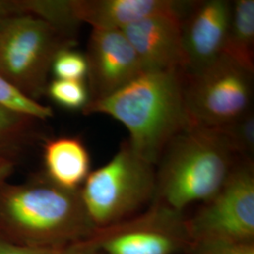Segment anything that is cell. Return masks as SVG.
<instances>
[{"label":"cell","instance_id":"18","mask_svg":"<svg viewBox=\"0 0 254 254\" xmlns=\"http://www.w3.org/2000/svg\"><path fill=\"white\" fill-rule=\"evenodd\" d=\"M0 105L37 120H46L53 116V111L50 107L42 105L36 100L25 96L1 76Z\"/></svg>","mask_w":254,"mask_h":254},{"label":"cell","instance_id":"15","mask_svg":"<svg viewBox=\"0 0 254 254\" xmlns=\"http://www.w3.org/2000/svg\"><path fill=\"white\" fill-rule=\"evenodd\" d=\"M37 119L0 105V158L22 148L30 139Z\"/></svg>","mask_w":254,"mask_h":254},{"label":"cell","instance_id":"7","mask_svg":"<svg viewBox=\"0 0 254 254\" xmlns=\"http://www.w3.org/2000/svg\"><path fill=\"white\" fill-rule=\"evenodd\" d=\"M3 208L16 225L40 234H55L80 225L95 227L81 195L54 183L9 190L4 194Z\"/></svg>","mask_w":254,"mask_h":254},{"label":"cell","instance_id":"1","mask_svg":"<svg viewBox=\"0 0 254 254\" xmlns=\"http://www.w3.org/2000/svg\"><path fill=\"white\" fill-rule=\"evenodd\" d=\"M84 114H105L122 123L128 144L149 163H157L165 148L190 126L178 71H145L108 97L90 101Z\"/></svg>","mask_w":254,"mask_h":254},{"label":"cell","instance_id":"10","mask_svg":"<svg viewBox=\"0 0 254 254\" xmlns=\"http://www.w3.org/2000/svg\"><path fill=\"white\" fill-rule=\"evenodd\" d=\"M179 12H163L141 19L122 29L145 71H186Z\"/></svg>","mask_w":254,"mask_h":254},{"label":"cell","instance_id":"22","mask_svg":"<svg viewBox=\"0 0 254 254\" xmlns=\"http://www.w3.org/2000/svg\"><path fill=\"white\" fill-rule=\"evenodd\" d=\"M25 14L21 1H2L0 0V25L5 21Z\"/></svg>","mask_w":254,"mask_h":254},{"label":"cell","instance_id":"11","mask_svg":"<svg viewBox=\"0 0 254 254\" xmlns=\"http://www.w3.org/2000/svg\"><path fill=\"white\" fill-rule=\"evenodd\" d=\"M233 2H192L182 21L186 71L197 72L218 59L223 51L232 16Z\"/></svg>","mask_w":254,"mask_h":254},{"label":"cell","instance_id":"16","mask_svg":"<svg viewBox=\"0 0 254 254\" xmlns=\"http://www.w3.org/2000/svg\"><path fill=\"white\" fill-rule=\"evenodd\" d=\"M204 128V127H203ZM234 154L250 159L254 154V114L250 110L243 116L221 127L207 128Z\"/></svg>","mask_w":254,"mask_h":254},{"label":"cell","instance_id":"4","mask_svg":"<svg viewBox=\"0 0 254 254\" xmlns=\"http://www.w3.org/2000/svg\"><path fill=\"white\" fill-rule=\"evenodd\" d=\"M74 40L45 20L22 14L0 25V76L35 100L46 93L56 55Z\"/></svg>","mask_w":254,"mask_h":254},{"label":"cell","instance_id":"6","mask_svg":"<svg viewBox=\"0 0 254 254\" xmlns=\"http://www.w3.org/2000/svg\"><path fill=\"white\" fill-rule=\"evenodd\" d=\"M191 242L223 239L253 242L254 176L251 161L234 168L221 190L187 222Z\"/></svg>","mask_w":254,"mask_h":254},{"label":"cell","instance_id":"2","mask_svg":"<svg viewBox=\"0 0 254 254\" xmlns=\"http://www.w3.org/2000/svg\"><path fill=\"white\" fill-rule=\"evenodd\" d=\"M234 154L211 130L189 126L165 148L155 195L175 212L211 200L234 170Z\"/></svg>","mask_w":254,"mask_h":254},{"label":"cell","instance_id":"23","mask_svg":"<svg viewBox=\"0 0 254 254\" xmlns=\"http://www.w3.org/2000/svg\"><path fill=\"white\" fill-rule=\"evenodd\" d=\"M100 252L98 244L95 242H91L71 247L65 251H61L59 254H100Z\"/></svg>","mask_w":254,"mask_h":254},{"label":"cell","instance_id":"5","mask_svg":"<svg viewBox=\"0 0 254 254\" xmlns=\"http://www.w3.org/2000/svg\"><path fill=\"white\" fill-rule=\"evenodd\" d=\"M183 76L190 126L221 127L252 110L254 73L224 55L199 71L183 73Z\"/></svg>","mask_w":254,"mask_h":254},{"label":"cell","instance_id":"19","mask_svg":"<svg viewBox=\"0 0 254 254\" xmlns=\"http://www.w3.org/2000/svg\"><path fill=\"white\" fill-rule=\"evenodd\" d=\"M56 79L84 81L88 75L86 56L68 47L56 55L51 66Z\"/></svg>","mask_w":254,"mask_h":254},{"label":"cell","instance_id":"8","mask_svg":"<svg viewBox=\"0 0 254 254\" xmlns=\"http://www.w3.org/2000/svg\"><path fill=\"white\" fill-rule=\"evenodd\" d=\"M182 213L158 202L135 220L111 226L97 244L107 254H176L190 240Z\"/></svg>","mask_w":254,"mask_h":254},{"label":"cell","instance_id":"20","mask_svg":"<svg viewBox=\"0 0 254 254\" xmlns=\"http://www.w3.org/2000/svg\"><path fill=\"white\" fill-rule=\"evenodd\" d=\"M190 254H254L253 242L203 239L191 242Z\"/></svg>","mask_w":254,"mask_h":254},{"label":"cell","instance_id":"17","mask_svg":"<svg viewBox=\"0 0 254 254\" xmlns=\"http://www.w3.org/2000/svg\"><path fill=\"white\" fill-rule=\"evenodd\" d=\"M46 93L64 109H85L90 102V91L84 81L54 79L48 83Z\"/></svg>","mask_w":254,"mask_h":254},{"label":"cell","instance_id":"3","mask_svg":"<svg viewBox=\"0 0 254 254\" xmlns=\"http://www.w3.org/2000/svg\"><path fill=\"white\" fill-rule=\"evenodd\" d=\"M155 190L154 165L125 141L111 160L89 174L80 195L92 224L107 229L144 206Z\"/></svg>","mask_w":254,"mask_h":254},{"label":"cell","instance_id":"21","mask_svg":"<svg viewBox=\"0 0 254 254\" xmlns=\"http://www.w3.org/2000/svg\"><path fill=\"white\" fill-rule=\"evenodd\" d=\"M60 252L51 247H19L0 242V254H59Z\"/></svg>","mask_w":254,"mask_h":254},{"label":"cell","instance_id":"9","mask_svg":"<svg viewBox=\"0 0 254 254\" xmlns=\"http://www.w3.org/2000/svg\"><path fill=\"white\" fill-rule=\"evenodd\" d=\"M85 56L90 101L108 97L145 72L122 29L93 28Z\"/></svg>","mask_w":254,"mask_h":254},{"label":"cell","instance_id":"12","mask_svg":"<svg viewBox=\"0 0 254 254\" xmlns=\"http://www.w3.org/2000/svg\"><path fill=\"white\" fill-rule=\"evenodd\" d=\"M192 2L174 0H75L74 18L97 29H123L141 19L163 12L186 16Z\"/></svg>","mask_w":254,"mask_h":254},{"label":"cell","instance_id":"14","mask_svg":"<svg viewBox=\"0 0 254 254\" xmlns=\"http://www.w3.org/2000/svg\"><path fill=\"white\" fill-rule=\"evenodd\" d=\"M254 1L233 2L232 16L222 55L246 70L254 71Z\"/></svg>","mask_w":254,"mask_h":254},{"label":"cell","instance_id":"13","mask_svg":"<svg viewBox=\"0 0 254 254\" xmlns=\"http://www.w3.org/2000/svg\"><path fill=\"white\" fill-rule=\"evenodd\" d=\"M47 174L55 185L66 190L75 189L90 174V154L79 138L62 136L47 140L44 146Z\"/></svg>","mask_w":254,"mask_h":254}]
</instances>
